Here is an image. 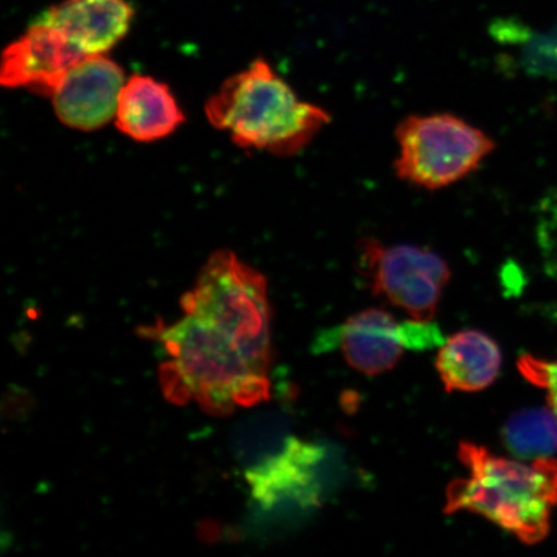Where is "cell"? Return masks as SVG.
Listing matches in <instances>:
<instances>
[{
  "instance_id": "obj_10",
  "label": "cell",
  "mask_w": 557,
  "mask_h": 557,
  "mask_svg": "<svg viewBox=\"0 0 557 557\" xmlns=\"http://www.w3.org/2000/svg\"><path fill=\"white\" fill-rule=\"evenodd\" d=\"M338 339L348 364L377 375L392 371L407 348L412 350V322L400 324L385 310L369 309L347 319Z\"/></svg>"
},
{
  "instance_id": "obj_8",
  "label": "cell",
  "mask_w": 557,
  "mask_h": 557,
  "mask_svg": "<svg viewBox=\"0 0 557 557\" xmlns=\"http://www.w3.org/2000/svg\"><path fill=\"white\" fill-rule=\"evenodd\" d=\"M86 58L64 34L35 20L29 29L5 48L0 67L4 87H24L52 96L69 69Z\"/></svg>"
},
{
  "instance_id": "obj_6",
  "label": "cell",
  "mask_w": 557,
  "mask_h": 557,
  "mask_svg": "<svg viewBox=\"0 0 557 557\" xmlns=\"http://www.w3.org/2000/svg\"><path fill=\"white\" fill-rule=\"evenodd\" d=\"M361 274L374 295L406 310L417 322L434 319L443 290L450 281L447 261L435 250L413 244H389L363 238L358 246Z\"/></svg>"
},
{
  "instance_id": "obj_15",
  "label": "cell",
  "mask_w": 557,
  "mask_h": 557,
  "mask_svg": "<svg viewBox=\"0 0 557 557\" xmlns=\"http://www.w3.org/2000/svg\"><path fill=\"white\" fill-rule=\"evenodd\" d=\"M503 40L519 45V61L527 73L557 81V29L532 33L517 26L496 29Z\"/></svg>"
},
{
  "instance_id": "obj_5",
  "label": "cell",
  "mask_w": 557,
  "mask_h": 557,
  "mask_svg": "<svg viewBox=\"0 0 557 557\" xmlns=\"http://www.w3.org/2000/svg\"><path fill=\"white\" fill-rule=\"evenodd\" d=\"M395 172L406 183L436 191L475 172L496 149L484 131L451 114L409 115L395 131Z\"/></svg>"
},
{
  "instance_id": "obj_9",
  "label": "cell",
  "mask_w": 557,
  "mask_h": 557,
  "mask_svg": "<svg viewBox=\"0 0 557 557\" xmlns=\"http://www.w3.org/2000/svg\"><path fill=\"white\" fill-rule=\"evenodd\" d=\"M135 11L127 0H64L37 18L86 55L104 54L127 35Z\"/></svg>"
},
{
  "instance_id": "obj_1",
  "label": "cell",
  "mask_w": 557,
  "mask_h": 557,
  "mask_svg": "<svg viewBox=\"0 0 557 557\" xmlns=\"http://www.w3.org/2000/svg\"><path fill=\"white\" fill-rule=\"evenodd\" d=\"M157 337L171 360L160 368L166 399L195 400L207 413L226 416L270 398V381L248 363L220 331L185 312L177 323L146 330Z\"/></svg>"
},
{
  "instance_id": "obj_4",
  "label": "cell",
  "mask_w": 557,
  "mask_h": 557,
  "mask_svg": "<svg viewBox=\"0 0 557 557\" xmlns=\"http://www.w3.org/2000/svg\"><path fill=\"white\" fill-rule=\"evenodd\" d=\"M181 305L224 334L256 371L269 373L270 306L267 278L259 271L230 250H218Z\"/></svg>"
},
{
  "instance_id": "obj_17",
  "label": "cell",
  "mask_w": 557,
  "mask_h": 557,
  "mask_svg": "<svg viewBox=\"0 0 557 557\" xmlns=\"http://www.w3.org/2000/svg\"><path fill=\"white\" fill-rule=\"evenodd\" d=\"M556 29H557V24H556Z\"/></svg>"
},
{
  "instance_id": "obj_13",
  "label": "cell",
  "mask_w": 557,
  "mask_h": 557,
  "mask_svg": "<svg viewBox=\"0 0 557 557\" xmlns=\"http://www.w3.org/2000/svg\"><path fill=\"white\" fill-rule=\"evenodd\" d=\"M295 441L284 418L267 412L250 416L236 424L230 437V448L248 482L276 463Z\"/></svg>"
},
{
  "instance_id": "obj_3",
  "label": "cell",
  "mask_w": 557,
  "mask_h": 557,
  "mask_svg": "<svg viewBox=\"0 0 557 557\" xmlns=\"http://www.w3.org/2000/svg\"><path fill=\"white\" fill-rule=\"evenodd\" d=\"M209 123L244 149L294 157L331 123L329 111L299 99L267 61L233 75L206 104Z\"/></svg>"
},
{
  "instance_id": "obj_11",
  "label": "cell",
  "mask_w": 557,
  "mask_h": 557,
  "mask_svg": "<svg viewBox=\"0 0 557 557\" xmlns=\"http://www.w3.org/2000/svg\"><path fill=\"white\" fill-rule=\"evenodd\" d=\"M184 122L169 86L144 75H132L125 82L115 117L122 134L138 143H152L172 135Z\"/></svg>"
},
{
  "instance_id": "obj_12",
  "label": "cell",
  "mask_w": 557,
  "mask_h": 557,
  "mask_svg": "<svg viewBox=\"0 0 557 557\" xmlns=\"http://www.w3.org/2000/svg\"><path fill=\"white\" fill-rule=\"evenodd\" d=\"M503 354L494 339L479 331H463L445 341L436 369L450 392L476 393L497 380Z\"/></svg>"
},
{
  "instance_id": "obj_2",
  "label": "cell",
  "mask_w": 557,
  "mask_h": 557,
  "mask_svg": "<svg viewBox=\"0 0 557 557\" xmlns=\"http://www.w3.org/2000/svg\"><path fill=\"white\" fill-rule=\"evenodd\" d=\"M458 457L470 476L448 486L445 513L482 515L525 545L547 537L557 506V458L527 465L472 443L459 445Z\"/></svg>"
},
{
  "instance_id": "obj_16",
  "label": "cell",
  "mask_w": 557,
  "mask_h": 557,
  "mask_svg": "<svg viewBox=\"0 0 557 557\" xmlns=\"http://www.w3.org/2000/svg\"><path fill=\"white\" fill-rule=\"evenodd\" d=\"M519 371L524 377L547 393L548 407L557 416V360H545L522 355L518 363Z\"/></svg>"
},
{
  "instance_id": "obj_14",
  "label": "cell",
  "mask_w": 557,
  "mask_h": 557,
  "mask_svg": "<svg viewBox=\"0 0 557 557\" xmlns=\"http://www.w3.org/2000/svg\"><path fill=\"white\" fill-rule=\"evenodd\" d=\"M505 447L521 461L557 458V416L552 408H528L508 418Z\"/></svg>"
},
{
  "instance_id": "obj_7",
  "label": "cell",
  "mask_w": 557,
  "mask_h": 557,
  "mask_svg": "<svg viewBox=\"0 0 557 557\" xmlns=\"http://www.w3.org/2000/svg\"><path fill=\"white\" fill-rule=\"evenodd\" d=\"M123 69L103 54L86 55L69 69L51 96L61 123L79 131H96L116 117L125 85Z\"/></svg>"
}]
</instances>
